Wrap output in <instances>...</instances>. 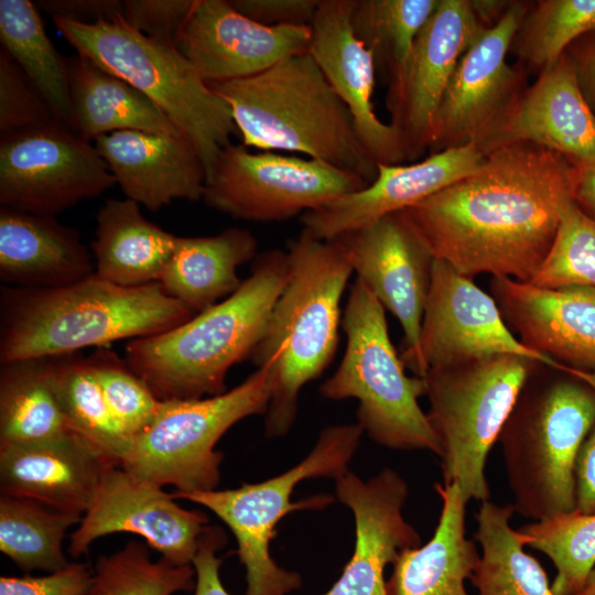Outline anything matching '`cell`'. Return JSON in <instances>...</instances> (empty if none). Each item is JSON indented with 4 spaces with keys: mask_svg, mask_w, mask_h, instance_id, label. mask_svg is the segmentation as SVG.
I'll use <instances>...</instances> for the list:
<instances>
[{
    "mask_svg": "<svg viewBox=\"0 0 595 595\" xmlns=\"http://www.w3.org/2000/svg\"><path fill=\"white\" fill-rule=\"evenodd\" d=\"M594 424L595 388L538 361L498 437L515 512L538 521L575 509L576 463Z\"/></svg>",
    "mask_w": 595,
    "mask_h": 595,
    "instance_id": "8992f818",
    "label": "cell"
},
{
    "mask_svg": "<svg viewBox=\"0 0 595 595\" xmlns=\"http://www.w3.org/2000/svg\"><path fill=\"white\" fill-rule=\"evenodd\" d=\"M523 545L545 554L556 570L555 595H574L595 569V512L577 509L517 529Z\"/></svg>",
    "mask_w": 595,
    "mask_h": 595,
    "instance_id": "74e56055",
    "label": "cell"
},
{
    "mask_svg": "<svg viewBox=\"0 0 595 595\" xmlns=\"http://www.w3.org/2000/svg\"><path fill=\"white\" fill-rule=\"evenodd\" d=\"M289 274L251 355L271 378L264 430L285 435L299 409L302 388L333 360L342 326L340 301L354 272L339 238L322 240L301 232L288 244Z\"/></svg>",
    "mask_w": 595,
    "mask_h": 595,
    "instance_id": "3957f363",
    "label": "cell"
},
{
    "mask_svg": "<svg viewBox=\"0 0 595 595\" xmlns=\"http://www.w3.org/2000/svg\"><path fill=\"white\" fill-rule=\"evenodd\" d=\"M226 542V533L220 527L208 526L204 531L192 562L196 574L194 595H230L221 583V559L217 555Z\"/></svg>",
    "mask_w": 595,
    "mask_h": 595,
    "instance_id": "7dc6e473",
    "label": "cell"
},
{
    "mask_svg": "<svg viewBox=\"0 0 595 595\" xmlns=\"http://www.w3.org/2000/svg\"><path fill=\"white\" fill-rule=\"evenodd\" d=\"M528 10L526 2L512 1L462 56L431 125L433 152L476 143L517 98L520 75L506 56Z\"/></svg>",
    "mask_w": 595,
    "mask_h": 595,
    "instance_id": "e0dca14e",
    "label": "cell"
},
{
    "mask_svg": "<svg viewBox=\"0 0 595 595\" xmlns=\"http://www.w3.org/2000/svg\"><path fill=\"white\" fill-rule=\"evenodd\" d=\"M58 122L28 76L0 50V132H10Z\"/></svg>",
    "mask_w": 595,
    "mask_h": 595,
    "instance_id": "7bdbcfd3",
    "label": "cell"
},
{
    "mask_svg": "<svg viewBox=\"0 0 595 595\" xmlns=\"http://www.w3.org/2000/svg\"><path fill=\"white\" fill-rule=\"evenodd\" d=\"M511 3L504 0H470L474 13L486 29L494 26L504 17Z\"/></svg>",
    "mask_w": 595,
    "mask_h": 595,
    "instance_id": "f5cc1de1",
    "label": "cell"
},
{
    "mask_svg": "<svg viewBox=\"0 0 595 595\" xmlns=\"http://www.w3.org/2000/svg\"><path fill=\"white\" fill-rule=\"evenodd\" d=\"M193 315L159 282L128 288L95 273L53 289L6 285L0 294V363L150 337Z\"/></svg>",
    "mask_w": 595,
    "mask_h": 595,
    "instance_id": "7a4b0ae2",
    "label": "cell"
},
{
    "mask_svg": "<svg viewBox=\"0 0 595 595\" xmlns=\"http://www.w3.org/2000/svg\"><path fill=\"white\" fill-rule=\"evenodd\" d=\"M486 30L470 0H440L404 67L389 82L390 125L402 136L409 160L429 148L434 115L457 64Z\"/></svg>",
    "mask_w": 595,
    "mask_h": 595,
    "instance_id": "ac0fdd59",
    "label": "cell"
},
{
    "mask_svg": "<svg viewBox=\"0 0 595 595\" xmlns=\"http://www.w3.org/2000/svg\"><path fill=\"white\" fill-rule=\"evenodd\" d=\"M52 383L68 428L120 465L131 440L112 415L88 357H52Z\"/></svg>",
    "mask_w": 595,
    "mask_h": 595,
    "instance_id": "e575fe53",
    "label": "cell"
},
{
    "mask_svg": "<svg viewBox=\"0 0 595 595\" xmlns=\"http://www.w3.org/2000/svg\"><path fill=\"white\" fill-rule=\"evenodd\" d=\"M196 0H127L122 18L151 39L176 45L178 34Z\"/></svg>",
    "mask_w": 595,
    "mask_h": 595,
    "instance_id": "ee69618b",
    "label": "cell"
},
{
    "mask_svg": "<svg viewBox=\"0 0 595 595\" xmlns=\"http://www.w3.org/2000/svg\"><path fill=\"white\" fill-rule=\"evenodd\" d=\"M115 183L95 144L61 122L1 134V206L55 216Z\"/></svg>",
    "mask_w": 595,
    "mask_h": 595,
    "instance_id": "4fadbf2b",
    "label": "cell"
},
{
    "mask_svg": "<svg viewBox=\"0 0 595 595\" xmlns=\"http://www.w3.org/2000/svg\"><path fill=\"white\" fill-rule=\"evenodd\" d=\"M529 283L545 289H595V219L574 199L563 206L552 247Z\"/></svg>",
    "mask_w": 595,
    "mask_h": 595,
    "instance_id": "60d3db41",
    "label": "cell"
},
{
    "mask_svg": "<svg viewBox=\"0 0 595 595\" xmlns=\"http://www.w3.org/2000/svg\"><path fill=\"white\" fill-rule=\"evenodd\" d=\"M0 41L57 121L72 129L66 60L47 36L36 4L29 0H0Z\"/></svg>",
    "mask_w": 595,
    "mask_h": 595,
    "instance_id": "836d02e7",
    "label": "cell"
},
{
    "mask_svg": "<svg viewBox=\"0 0 595 595\" xmlns=\"http://www.w3.org/2000/svg\"><path fill=\"white\" fill-rule=\"evenodd\" d=\"M310 42V26H267L241 14L229 0H196L176 46L209 84L259 74L307 53Z\"/></svg>",
    "mask_w": 595,
    "mask_h": 595,
    "instance_id": "d6986e66",
    "label": "cell"
},
{
    "mask_svg": "<svg viewBox=\"0 0 595 595\" xmlns=\"http://www.w3.org/2000/svg\"><path fill=\"white\" fill-rule=\"evenodd\" d=\"M490 295L528 348L584 372H595V289H545L491 278Z\"/></svg>",
    "mask_w": 595,
    "mask_h": 595,
    "instance_id": "cb8c5ba5",
    "label": "cell"
},
{
    "mask_svg": "<svg viewBox=\"0 0 595 595\" xmlns=\"http://www.w3.org/2000/svg\"><path fill=\"white\" fill-rule=\"evenodd\" d=\"M258 242L248 229L230 227L204 237H177L158 281L163 291L194 314L235 293L242 281L238 268L257 257Z\"/></svg>",
    "mask_w": 595,
    "mask_h": 595,
    "instance_id": "f1b7e54d",
    "label": "cell"
},
{
    "mask_svg": "<svg viewBox=\"0 0 595 595\" xmlns=\"http://www.w3.org/2000/svg\"><path fill=\"white\" fill-rule=\"evenodd\" d=\"M53 22L77 51L147 96L196 147L210 174L223 149L239 134L228 104L199 76L176 45L143 35L117 15L94 23Z\"/></svg>",
    "mask_w": 595,
    "mask_h": 595,
    "instance_id": "52a82bcc",
    "label": "cell"
},
{
    "mask_svg": "<svg viewBox=\"0 0 595 595\" xmlns=\"http://www.w3.org/2000/svg\"><path fill=\"white\" fill-rule=\"evenodd\" d=\"M96 272L79 232L55 216L0 208V280L8 286L53 289Z\"/></svg>",
    "mask_w": 595,
    "mask_h": 595,
    "instance_id": "4316f807",
    "label": "cell"
},
{
    "mask_svg": "<svg viewBox=\"0 0 595 595\" xmlns=\"http://www.w3.org/2000/svg\"><path fill=\"white\" fill-rule=\"evenodd\" d=\"M343 359L321 386L331 400L358 401L357 423L379 445L399 451H430L441 456L440 440L419 404L425 380L410 377L390 339L385 309L356 278L343 313Z\"/></svg>",
    "mask_w": 595,
    "mask_h": 595,
    "instance_id": "ba28073f",
    "label": "cell"
},
{
    "mask_svg": "<svg viewBox=\"0 0 595 595\" xmlns=\"http://www.w3.org/2000/svg\"><path fill=\"white\" fill-rule=\"evenodd\" d=\"M364 431L358 423L324 428L311 452L289 470L267 480L238 488L197 493H173L213 511L232 532L237 554L246 570V595H289L302 586L298 572L277 564L271 540L281 519L292 511L323 509L333 497L321 494L293 502L294 488L310 478L337 479L359 447Z\"/></svg>",
    "mask_w": 595,
    "mask_h": 595,
    "instance_id": "9c48e42d",
    "label": "cell"
},
{
    "mask_svg": "<svg viewBox=\"0 0 595 595\" xmlns=\"http://www.w3.org/2000/svg\"><path fill=\"white\" fill-rule=\"evenodd\" d=\"M419 350L426 372L430 368L459 361L513 355L574 372L586 380L593 376L524 346L511 332L495 299L473 279L437 259L433 263Z\"/></svg>",
    "mask_w": 595,
    "mask_h": 595,
    "instance_id": "9a60e30c",
    "label": "cell"
},
{
    "mask_svg": "<svg viewBox=\"0 0 595 595\" xmlns=\"http://www.w3.org/2000/svg\"><path fill=\"white\" fill-rule=\"evenodd\" d=\"M537 363L496 355L428 370L426 414L440 440L443 480L457 485L467 501L489 499L488 454Z\"/></svg>",
    "mask_w": 595,
    "mask_h": 595,
    "instance_id": "30bf717a",
    "label": "cell"
},
{
    "mask_svg": "<svg viewBox=\"0 0 595 595\" xmlns=\"http://www.w3.org/2000/svg\"><path fill=\"white\" fill-rule=\"evenodd\" d=\"M574 186L575 166L567 159L517 143L487 153L475 172L403 212L433 257L459 274L529 283Z\"/></svg>",
    "mask_w": 595,
    "mask_h": 595,
    "instance_id": "6da1fadb",
    "label": "cell"
},
{
    "mask_svg": "<svg viewBox=\"0 0 595 595\" xmlns=\"http://www.w3.org/2000/svg\"><path fill=\"white\" fill-rule=\"evenodd\" d=\"M82 518L30 498L1 494L0 550L25 572L61 571L71 563L62 547L65 533Z\"/></svg>",
    "mask_w": 595,
    "mask_h": 595,
    "instance_id": "d590c367",
    "label": "cell"
},
{
    "mask_svg": "<svg viewBox=\"0 0 595 595\" xmlns=\"http://www.w3.org/2000/svg\"><path fill=\"white\" fill-rule=\"evenodd\" d=\"M193 564L152 561L147 547L130 541L119 551L100 555L85 595H172L195 588Z\"/></svg>",
    "mask_w": 595,
    "mask_h": 595,
    "instance_id": "f35d334b",
    "label": "cell"
},
{
    "mask_svg": "<svg viewBox=\"0 0 595 595\" xmlns=\"http://www.w3.org/2000/svg\"><path fill=\"white\" fill-rule=\"evenodd\" d=\"M208 86L230 107L245 147L305 154L369 184L376 178L377 164L363 147L350 111L309 52L259 74Z\"/></svg>",
    "mask_w": 595,
    "mask_h": 595,
    "instance_id": "5b68a950",
    "label": "cell"
},
{
    "mask_svg": "<svg viewBox=\"0 0 595 595\" xmlns=\"http://www.w3.org/2000/svg\"><path fill=\"white\" fill-rule=\"evenodd\" d=\"M69 431L52 383V357L2 363L0 444L43 442Z\"/></svg>",
    "mask_w": 595,
    "mask_h": 595,
    "instance_id": "d6a6232c",
    "label": "cell"
},
{
    "mask_svg": "<svg viewBox=\"0 0 595 595\" xmlns=\"http://www.w3.org/2000/svg\"><path fill=\"white\" fill-rule=\"evenodd\" d=\"M594 31L595 0H541L528 10L510 48L542 72Z\"/></svg>",
    "mask_w": 595,
    "mask_h": 595,
    "instance_id": "ab89813d",
    "label": "cell"
},
{
    "mask_svg": "<svg viewBox=\"0 0 595 595\" xmlns=\"http://www.w3.org/2000/svg\"><path fill=\"white\" fill-rule=\"evenodd\" d=\"M271 378L257 368L221 394L161 401L152 422L131 442L120 466L151 485L177 493L216 489L220 478L219 439L240 420L266 414Z\"/></svg>",
    "mask_w": 595,
    "mask_h": 595,
    "instance_id": "8fae6325",
    "label": "cell"
},
{
    "mask_svg": "<svg viewBox=\"0 0 595 595\" xmlns=\"http://www.w3.org/2000/svg\"><path fill=\"white\" fill-rule=\"evenodd\" d=\"M517 143L542 147L576 165L595 162V115L566 52L517 96L475 144L487 154Z\"/></svg>",
    "mask_w": 595,
    "mask_h": 595,
    "instance_id": "ffe728a7",
    "label": "cell"
},
{
    "mask_svg": "<svg viewBox=\"0 0 595 595\" xmlns=\"http://www.w3.org/2000/svg\"><path fill=\"white\" fill-rule=\"evenodd\" d=\"M245 17L267 26H310L321 0H229Z\"/></svg>",
    "mask_w": 595,
    "mask_h": 595,
    "instance_id": "bcb514c9",
    "label": "cell"
},
{
    "mask_svg": "<svg viewBox=\"0 0 595 595\" xmlns=\"http://www.w3.org/2000/svg\"><path fill=\"white\" fill-rule=\"evenodd\" d=\"M361 176L323 161L244 144L220 152L206 177L203 201L236 219L281 221L367 187Z\"/></svg>",
    "mask_w": 595,
    "mask_h": 595,
    "instance_id": "7c38bea8",
    "label": "cell"
},
{
    "mask_svg": "<svg viewBox=\"0 0 595 595\" xmlns=\"http://www.w3.org/2000/svg\"><path fill=\"white\" fill-rule=\"evenodd\" d=\"M177 237L149 221L137 202L108 199L97 214L96 237L90 244L95 273L128 288L158 282Z\"/></svg>",
    "mask_w": 595,
    "mask_h": 595,
    "instance_id": "4dcf8cb0",
    "label": "cell"
},
{
    "mask_svg": "<svg viewBox=\"0 0 595 595\" xmlns=\"http://www.w3.org/2000/svg\"><path fill=\"white\" fill-rule=\"evenodd\" d=\"M36 7L53 17L79 23H94L99 19L111 20L122 14L123 1L118 0H42Z\"/></svg>",
    "mask_w": 595,
    "mask_h": 595,
    "instance_id": "c3c4849f",
    "label": "cell"
},
{
    "mask_svg": "<svg viewBox=\"0 0 595 595\" xmlns=\"http://www.w3.org/2000/svg\"><path fill=\"white\" fill-rule=\"evenodd\" d=\"M574 166V201L585 214L595 219V162Z\"/></svg>",
    "mask_w": 595,
    "mask_h": 595,
    "instance_id": "816d5d0a",
    "label": "cell"
},
{
    "mask_svg": "<svg viewBox=\"0 0 595 595\" xmlns=\"http://www.w3.org/2000/svg\"><path fill=\"white\" fill-rule=\"evenodd\" d=\"M512 504L485 500L476 513L474 539L482 553L470 582L478 595H555L540 562L524 551L510 524Z\"/></svg>",
    "mask_w": 595,
    "mask_h": 595,
    "instance_id": "1f68e13d",
    "label": "cell"
},
{
    "mask_svg": "<svg viewBox=\"0 0 595 595\" xmlns=\"http://www.w3.org/2000/svg\"><path fill=\"white\" fill-rule=\"evenodd\" d=\"M356 0H321L310 25L309 53L346 105L356 133L376 164H400L409 152L400 132L382 122L372 106L374 53L355 35L350 17Z\"/></svg>",
    "mask_w": 595,
    "mask_h": 595,
    "instance_id": "603a6c76",
    "label": "cell"
},
{
    "mask_svg": "<svg viewBox=\"0 0 595 595\" xmlns=\"http://www.w3.org/2000/svg\"><path fill=\"white\" fill-rule=\"evenodd\" d=\"M440 0H356L350 23L389 82L404 67L415 39Z\"/></svg>",
    "mask_w": 595,
    "mask_h": 595,
    "instance_id": "8d00e7d4",
    "label": "cell"
},
{
    "mask_svg": "<svg viewBox=\"0 0 595 595\" xmlns=\"http://www.w3.org/2000/svg\"><path fill=\"white\" fill-rule=\"evenodd\" d=\"M88 359L112 415L132 442L152 422L161 400L108 347L97 348Z\"/></svg>",
    "mask_w": 595,
    "mask_h": 595,
    "instance_id": "b9f144b4",
    "label": "cell"
},
{
    "mask_svg": "<svg viewBox=\"0 0 595 595\" xmlns=\"http://www.w3.org/2000/svg\"><path fill=\"white\" fill-rule=\"evenodd\" d=\"M94 570L72 562L65 569L42 576H1L0 595H85Z\"/></svg>",
    "mask_w": 595,
    "mask_h": 595,
    "instance_id": "f6af8a7d",
    "label": "cell"
},
{
    "mask_svg": "<svg viewBox=\"0 0 595 595\" xmlns=\"http://www.w3.org/2000/svg\"><path fill=\"white\" fill-rule=\"evenodd\" d=\"M126 198L155 212L174 199L203 198L204 162L184 134L116 131L94 140Z\"/></svg>",
    "mask_w": 595,
    "mask_h": 595,
    "instance_id": "d4e9b609",
    "label": "cell"
},
{
    "mask_svg": "<svg viewBox=\"0 0 595 595\" xmlns=\"http://www.w3.org/2000/svg\"><path fill=\"white\" fill-rule=\"evenodd\" d=\"M442 508L431 539L400 553L386 581L387 595H468L465 581L479 560L466 538L467 500L454 484H436Z\"/></svg>",
    "mask_w": 595,
    "mask_h": 595,
    "instance_id": "83f0119b",
    "label": "cell"
},
{
    "mask_svg": "<svg viewBox=\"0 0 595 595\" xmlns=\"http://www.w3.org/2000/svg\"><path fill=\"white\" fill-rule=\"evenodd\" d=\"M338 238L357 279L399 321L405 368L424 378L419 339L435 260L429 247L403 210Z\"/></svg>",
    "mask_w": 595,
    "mask_h": 595,
    "instance_id": "5bb4252c",
    "label": "cell"
},
{
    "mask_svg": "<svg viewBox=\"0 0 595 595\" xmlns=\"http://www.w3.org/2000/svg\"><path fill=\"white\" fill-rule=\"evenodd\" d=\"M208 526L205 512L181 507L172 494L111 464L105 468L91 504L71 534L68 552L78 558L100 537L130 532L143 538L167 562L188 565Z\"/></svg>",
    "mask_w": 595,
    "mask_h": 595,
    "instance_id": "2e32d148",
    "label": "cell"
},
{
    "mask_svg": "<svg viewBox=\"0 0 595 595\" xmlns=\"http://www.w3.org/2000/svg\"><path fill=\"white\" fill-rule=\"evenodd\" d=\"M486 154L475 144L432 152L411 164H377L376 178L364 190L306 212L303 232L329 240L402 212L475 172Z\"/></svg>",
    "mask_w": 595,
    "mask_h": 595,
    "instance_id": "7402d4cb",
    "label": "cell"
},
{
    "mask_svg": "<svg viewBox=\"0 0 595 595\" xmlns=\"http://www.w3.org/2000/svg\"><path fill=\"white\" fill-rule=\"evenodd\" d=\"M566 53L575 65L580 87L595 115V31L576 40Z\"/></svg>",
    "mask_w": 595,
    "mask_h": 595,
    "instance_id": "f907efd6",
    "label": "cell"
},
{
    "mask_svg": "<svg viewBox=\"0 0 595 595\" xmlns=\"http://www.w3.org/2000/svg\"><path fill=\"white\" fill-rule=\"evenodd\" d=\"M108 465L74 431L43 442L0 444L1 494L84 516Z\"/></svg>",
    "mask_w": 595,
    "mask_h": 595,
    "instance_id": "484cf974",
    "label": "cell"
},
{
    "mask_svg": "<svg viewBox=\"0 0 595 595\" xmlns=\"http://www.w3.org/2000/svg\"><path fill=\"white\" fill-rule=\"evenodd\" d=\"M335 491L354 515L355 548L339 578L323 595H387L386 566L404 550L421 545L402 512L408 484L390 467L368 480L348 470L335 479Z\"/></svg>",
    "mask_w": 595,
    "mask_h": 595,
    "instance_id": "44dd1931",
    "label": "cell"
},
{
    "mask_svg": "<svg viewBox=\"0 0 595 595\" xmlns=\"http://www.w3.org/2000/svg\"><path fill=\"white\" fill-rule=\"evenodd\" d=\"M288 274L286 251L258 255L230 296L169 331L129 340L127 364L161 401L224 393L228 370L259 344Z\"/></svg>",
    "mask_w": 595,
    "mask_h": 595,
    "instance_id": "277c9868",
    "label": "cell"
},
{
    "mask_svg": "<svg viewBox=\"0 0 595 595\" xmlns=\"http://www.w3.org/2000/svg\"><path fill=\"white\" fill-rule=\"evenodd\" d=\"M66 64L72 130L84 139L123 130L182 133L147 96L91 60L77 55Z\"/></svg>",
    "mask_w": 595,
    "mask_h": 595,
    "instance_id": "f546056e",
    "label": "cell"
},
{
    "mask_svg": "<svg viewBox=\"0 0 595 595\" xmlns=\"http://www.w3.org/2000/svg\"><path fill=\"white\" fill-rule=\"evenodd\" d=\"M575 478V509L586 513L595 512V424L581 447Z\"/></svg>",
    "mask_w": 595,
    "mask_h": 595,
    "instance_id": "681fc988",
    "label": "cell"
},
{
    "mask_svg": "<svg viewBox=\"0 0 595 595\" xmlns=\"http://www.w3.org/2000/svg\"><path fill=\"white\" fill-rule=\"evenodd\" d=\"M574 595H595V569L589 574L584 586Z\"/></svg>",
    "mask_w": 595,
    "mask_h": 595,
    "instance_id": "db71d44e",
    "label": "cell"
}]
</instances>
